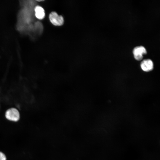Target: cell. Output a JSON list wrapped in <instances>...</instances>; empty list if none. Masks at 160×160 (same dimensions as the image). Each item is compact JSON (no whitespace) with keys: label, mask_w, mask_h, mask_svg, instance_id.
I'll return each instance as SVG.
<instances>
[{"label":"cell","mask_w":160,"mask_h":160,"mask_svg":"<svg viewBox=\"0 0 160 160\" xmlns=\"http://www.w3.org/2000/svg\"><path fill=\"white\" fill-rule=\"evenodd\" d=\"M35 15L39 19H42L45 16V14L44 9L41 7L37 6L35 9Z\"/></svg>","instance_id":"obj_5"},{"label":"cell","mask_w":160,"mask_h":160,"mask_svg":"<svg viewBox=\"0 0 160 160\" xmlns=\"http://www.w3.org/2000/svg\"><path fill=\"white\" fill-rule=\"evenodd\" d=\"M132 52L135 60L140 61L143 59V55L146 54L147 52L144 47L140 46L134 47L133 50Z\"/></svg>","instance_id":"obj_2"},{"label":"cell","mask_w":160,"mask_h":160,"mask_svg":"<svg viewBox=\"0 0 160 160\" xmlns=\"http://www.w3.org/2000/svg\"><path fill=\"white\" fill-rule=\"evenodd\" d=\"M49 18L51 22L55 26H61L63 25L64 19L61 15H59L54 12H51L49 14Z\"/></svg>","instance_id":"obj_3"},{"label":"cell","mask_w":160,"mask_h":160,"mask_svg":"<svg viewBox=\"0 0 160 160\" xmlns=\"http://www.w3.org/2000/svg\"><path fill=\"white\" fill-rule=\"evenodd\" d=\"M140 66L141 69L144 71L148 72L153 68V63L150 59H145L141 62Z\"/></svg>","instance_id":"obj_4"},{"label":"cell","mask_w":160,"mask_h":160,"mask_svg":"<svg viewBox=\"0 0 160 160\" xmlns=\"http://www.w3.org/2000/svg\"><path fill=\"white\" fill-rule=\"evenodd\" d=\"M0 160H7V157L4 153L0 151Z\"/></svg>","instance_id":"obj_6"},{"label":"cell","mask_w":160,"mask_h":160,"mask_svg":"<svg viewBox=\"0 0 160 160\" xmlns=\"http://www.w3.org/2000/svg\"><path fill=\"white\" fill-rule=\"evenodd\" d=\"M5 116L8 120L16 122L20 119V115L17 109L15 108H12L8 109L6 111Z\"/></svg>","instance_id":"obj_1"}]
</instances>
